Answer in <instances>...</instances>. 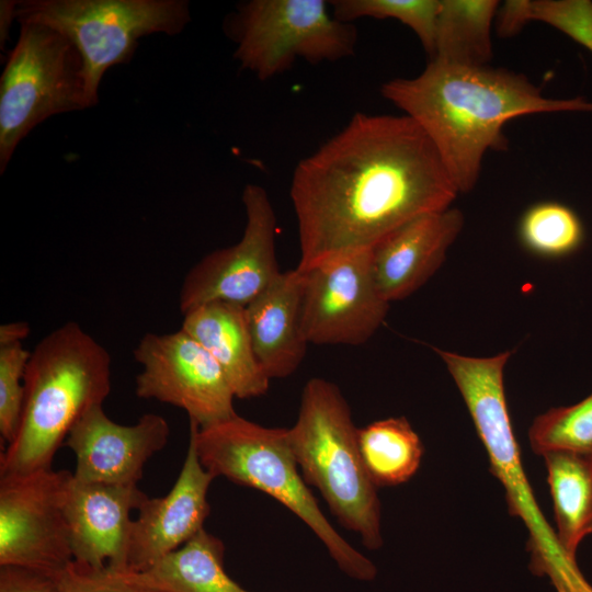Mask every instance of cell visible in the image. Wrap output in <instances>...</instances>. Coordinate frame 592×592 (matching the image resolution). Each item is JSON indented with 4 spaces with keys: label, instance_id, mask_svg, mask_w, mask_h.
<instances>
[{
    "label": "cell",
    "instance_id": "1",
    "mask_svg": "<svg viewBox=\"0 0 592 592\" xmlns=\"http://www.w3.org/2000/svg\"><path fill=\"white\" fill-rule=\"evenodd\" d=\"M289 194L303 272L371 250L406 221L451 207L458 191L411 117L356 113L297 163Z\"/></svg>",
    "mask_w": 592,
    "mask_h": 592
},
{
    "label": "cell",
    "instance_id": "2",
    "mask_svg": "<svg viewBox=\"0 0 592 592\" xmlns=\"http://www.w3.org/2000/svg\"><path fill=\"white\" fill-rule=\"evenodd\" d=\"M382 95L426 134L458 193L476 186L485 155L506 150L503 127L522 115L592 112L583 98L550 99L525 75L431 59L413 78L383 83Z\"/></svg>",
    "mask_w": 592,
    "mask_h": 592
},
{
    "label": "cell",
    "instance_id": "3",
    "mask_svg": "<svg viewBox=\"0 0 592 592\" xmlns=\"http://www.w3.org/2000/svg\"><path fill=\"white\" fill-rule=\"evenodd\" d=\"M111 367L106 349L76 321L44 337L30 354L20 424L0 475L50 468L78 419L110 395Z\"/></svg>",
    "mask_w": 592,
    "mask_h": 592
},
{
    "label": "cell",
    "instance_id": "4",
    "mask_svg": "<svg viewBox=\"0 0 592 592\" xmlns=\"http://www.w3.org/2000/svg\"><path fill=\"white\" fill-rule=\"evenodd\" d=\"M454 379L490 463L503 485L510 515L522 520L530 537V569L547 577L556 592H592L576 560L562 550L540 511L522 466L504 391V367L513 351L467 356L433 348Z\"/></svg>",
    "mask_w": 592,
    "mask_h": 592
},
{
    "label": "cell",
    "instance_id": "5",
    "mask_svg": "<svg viewBox=\"0 0 592 592\" xmlns=\"http://www.w3.org/2000/svg\"><path fill=\"white\" fill-rule=\"evenodd\" d=\"M197 456L215 478L262 491L298 516L323 543L350 578L372 581L377 568L327 520L305 482L288 440V429L266 428L238 414L200 428L190 421Z\"/></svg>",
    "mask_w": 592,
    "mask_h": 592
},
{
    "label": "cell",
    "instance_id": "6",
    "mask_svg": "<svg viewBox=\"0 0 592 592\" xmlns=\"http://www.w3.org/2000/svg\"><path fill=\"white\" fill-rule=\"evenodd\" d=\"M350 406L339 387L309 379L301 392L291 448L308 486L319 490L338 522L372 550L383 545L377 487L364 466Z\"/></svg>",
    "mask_w": 592,
    "mask_h": 592
},
{
    "label": "cell",
    "instance_id": "7",
    "mask_svg": "<svg viewBox=\"0 0 592 592\" xmlns=\"http://www.w3.org/2000/svg\"><path fill=\"white\" fill-rule=\"evenodd\" d=\"M16 21L53 27L73 44L83 61L92 107L104 73L128 64L141 37L177 35L191 13L185 0H23L18 2Z\"/></svg>",
    "mask_w": 592,
    "mask_h": 592
},
{
    "label": "cell",
    "instance_id": "8",
    "mask_svg": "<svg viewBox=\"0 0 592 592\" xmlns=\"http://www.w3.org/2000/svg\"><path fill=\"white\" fill-rule=\"evenodd\" d=\"M89 107L83 61L73 44L47 25L21 23L0 79V173L38 124Z\"/></svg>",
    "mask_w": 592,
    "mask_h": 592
},
{
    "label": "cell",
    "instance_id": "9",
    "mask_svg": "<svg viewBox=\"0 0 592 592\" xmlns=\"http://www.w3.org/2000/svg\"><path fill=\"white\" fill-rule=\"evenodd\" d=\"M234 58L260 80L287 70L297 59L335 61L354 54L357 32L338 20L325 0H249L228 22Z\"/></svg>",
    "mask_w": 592,
    "mask_h": 592
},
{
    "label": "cell",
    "instance_id": "10",
    "mask_svg": "<svg viewBox=\"0 0 592 592\" xmlns=\"http://www.w3.org/2000/svg\"><path fill=\"white\" fill-rule=\"evenodd\" d=\"M68 470L0 475V566L59 574L73 560L66 514Z\"/></svg>",
    "mask_w": 592,
    "mask_h": 592
},
{
    "label": "cell",
    "instance_id": "11",
    "mask_svg": "<svg viewBox=\"0 0 592 592\" xmlns=\"http://www.w3.org/2000/svg\"><path fill=\"white\" fill-rule=\"evenodd\" d=\"M141 365L135 392L184 410L200 428L237 415L235 394L215 358L182 328L146 333L134 349Z\"/></svg>",
    "mask_w": 592,
    "mask_h": 592
},
{
    "label": "cell",
    "instance_id": "12",
    "mask_svg": "<svg viewBox=\"0 0 592 592\" xmlns=\"http://www.w3.org/2000/svg\"><path fill=\"white\" fill-rule=\"evenodd\" d=\"M241 200L247 218L241 239L190 269L179 294L182 315L212 301L246 307L282 273L275 253L276 217L266 191L247 184Z\"/></svg>",
    "mask_w": 592,
    "mask_h": 592
},
{
    "label": "cell",
    "instance_id": "13",
    "mask_svg": "<svg viewBox=\"0 0 592 592\" xmlns=\"http://www.w3.org/2000/svg\"><path fill=\"white\" fill-rule=\"evenodd\" d=\"M301 273V329L308 344L360 345L383 325L390 303L376 284L371 250Z\"/></svg>",
    "mask_w": 592,
    "mask_h": 592
},
{
    "label": "cell",
    "instance_id": "14",
    "mask_svg": "<svg viewBox=\"0 0 592 592\" xmlns=\"http://www.w3.org/2000/svg\"><path fill=\"white\" fill-rule=\"evenodd\" d=\"M169 435L170 426L159 414L146 413L135 424L123 425L99 405L78 419L65 444L76 457L75 479L137 485L146 463L166 446Z\"/></svg>",
    "mask_w": 592,
    "mask_h": 592
},
{
    "label": "cell",
    "instance_id": "15",
    "mask_svg": "<svg viewBox=\"0 0 592 592\" xmlns=\"http://www.w3.org/2000/svg\"><path fill=\"white\" fill-rule=\"evenodd\" d=\"M215 477L202 465L193 439L170 491L147 498L133 520L127 570L141 572L196 535L210 512L207 493Z\"/></svg>",
    "mask_w": 592,
    "mask_h": 592
},
{
    "label": "cell",
    "instance_id": "16",
    "mask_svg": "<svg viewBox=\"0 0 592 592\" xmlns=\"http://www.w3.org/2000/svg\"><path fill=\"white\" fill-rule=\"evenodd\" d=\"M147 498L137 485L84 482L72 474L66 514L73 560L126 571L130 512Z\"/></svg>",
    "mask_w": 592,
    "mask_h": 592
},
{
    "label": "cell",
    "instance_id": "17",
    "mask_svg": "<svg viewBox=\"0 0 592 592\" xmlns=\"http://www.w3.org/2000/svg\"><path fill=\"white\" fill-rule=\"evenodd\" d=\"M463 227V213L451 206L406 221L374 246L373 272L384 298L400 300L422 287L441 267Z\"/></svg>",
    "mask_w": 592,
    "mask_h": 592
},
{
    "label": "cell",
    "instance_id": "18",
    "mask_svg": "<svg viewBox=\"0 0 592 592\" xmlns=\"http://www.w3.org/2000/svg\"><path fill=\"white\" fill-rule=\"evenodd\" d=\"M301 292L303 273L295 267L244 307L254 353L270 379L291 376L306 356Z\"/></svg>",
    "mask_w": 592,
    "mask_h": 592
},
{
    "label": "cell",
    "instance_id": "19",
    "mask_svg": "<svg viewBox=\"0 0 592 592\" xmlns=\"http://www.w3.org/2000/svg\"><path fill=\"white\" fill-rule=\"evenodd\" d=\"M183 316L181 328L215 358L236 398L260 397L267 391L271 379L254 353L244 307L212 301Z\"/></svg>",
    "mask_w": 592,
    "mask_h": 592
},
{
    "label": "cell",
    "instance_id": "20",
    "mask_svg": "<svg viewBox=\"0 0 592 592\" xmlns=\"http://www.w3.org/2000/svg\"><path fill=\"white\" fill-rule=\"evenodd\" d=\"M224 559V543L203 528L147 570L129 572L159 592H250L228 576Z\"/></svg>",
    "mask_w": 592,
    "mask_h": 592
},
{
    "label": "cell",
    "instance_id": "21",
    "mask_svg": "<svg viewBox=\"0 0 592 592\" xmlns=\"http://www.w3.org/2000/svg\"><path fill=\"white\" fill-rule=\"evenodd\" d=\"M560 547L577 561L582 539L592 534V456L572 451L542 454Z\"/></svg>",
    "mask_w": 592,
    "mask_h": 592
},
{
    "label": "cell",
    "instance_id": "22",
    "mask_svg": "<svg viewBox=\"0 0 592 592\" xmlns=\"http://www.w3.org/2000/svg\"><path fill=\"white\" fill-rule=\"evenodd\" d=\"M499 8L497 0H441L430 60L489 66L493 56L491 29Z\"/></svg>",
    "mask_w": 592,
    "mask_h": 592
},
{
    "label": "cell",
    "instance_id": "23",
    "mask_svg": "<svg viewBox=\"0 0 592 592\" xmlns=\"http://www.w3.org/2000/svg\"><path fill=\"white\" fill-rule=\"evenodd\" d=\"M360 453L378 487L407 482L419 469L423 444L405 417L369 423L357 431Z\"/></svg>",
    "mask_w": 592,
    "mask_h": 592
},
{
    "label": "cell",
    "instance_id": "24",
    "mask_svg": "<svg viewBox=\"0 0 592 592\" xmlns=\"http://www.w3.org/2000/svg\"><path fill=\"white\" fill-rule=\"evenodd\" d=\"M531 21L551 25L592 53V1L509 0L500 4L494 23L498 35L511 37Z\"/></svg>",
    "mask_w": 592,
    "mask_h": 592
},
{
    "label": "cell",
    "instance_id": "25",
    "mask_svg": "<svg viewBox=\"0 0 592 592\" xmlns=\"http://www.w3.org/2000/svg\"><path fill=\"white\" fill-rule=\"evenodd\" d=\"M519 235L531 252L545 258H562L580 248L584 231L580 218L570 207L544 202L526 209Z\"/></svg>",
    "mask_w": 592,
    "mask_h": 592
},
{
    "label": "cell",
    "instance_id": "26",
    "mask_svg": "<svg viewBox=\"0 0 592 592\" xmlns=\"http://www.w3.org/2000/svg\"><path fill=\"white\" fill-rule=\"evenodd\" d=\"M528 439L538 455L562 449L592 456V392L574 405L551 408L537 415Z\"/></svg>",
    "mask_w": 592,
    "mask_h": 592
},
{
    "label": "cell",
    "instance_id": "27",
    "mask_svg": "<svg viewBox=\"0 0 592 592\" xmlns=\"http://www.w3.org/2000/svg\"><path fill=\"white\" fill-rule=\"evenodd\" d=\"M333 15L352 23L361 18L395 19L410 27L430 58L434 53L441 0H332Z\"/></svg>",
    "mask_w": 592,
    "mask_h": 592
},
{
    "label": "cell",
    "instance_id": "28",
    "mask_svg": "<svg viewBox=\"0 0 592 592\" xmlns=\"http://www.w3.org/2000/svg\"><path fill=\"white\" fill-rule=\"evenodd\" d=\"M30 354L21 343L0 348V434L7 444L19 429Z\"/></svg>",
    "mask_w": 592,
    "mask_h": 592
},
{
    "label": "cell",
    "instance_id": "29",
    "mask_svg": "<svg viewBox=\"0 0 592 592\" xmlns=\"http://www.w3.org/2000/svg\"><path fill=\"white\" fill-rule=\"evenodd\" d=\"M61 592H159L133 579L129 571L91 567L72 560L59 574Z\"/></svg>",
    "mask_w": 592,
    "mask_h": 592
},
{
    "label": "cell",
    "instance_id": "30",
    "mask_svg": "<svg viewBox=\"0 0 592 592\" xmlns=\"http://www.w3.org/2000/svg\"><path fill=\"white\" fill-rule=\"evenodd\" d=\"M59 574L21 566H0V592H61Z\"/></svg>",
    "mask_w": 592,
    "mask_h": 592
},
{
    "label": "cell",
    "instance_id": "31",
    "mask_svg": "<svg viewBox=\"0 0 592 592\" xmlns=\"http://www.w3.org/2000/svg\"><path fill=\"white\" fill-rule=\"evenodd\" d=\"M31 333V326L26 321H12L0 326V348L22 344Z\"/></svg>",
    "mask_w": 592,
    "mask_h": 592
},
{
    "label": "cell",
    "instance_id": "32",
    "mask_svg": "<svg viewBox=\"0 0 592 592\" xmlns=\"http://www.w3.org/2000/svg\"><path fill=\"white\" fill-rule=\"evenodd\" d=\"M15 0H1L0 1V48L5 49V45L9 41V33L12 22L16 20V7Z\"/></svg>",
    "mask_w": 592,
    "mask_h": 592
}]
</instances>
